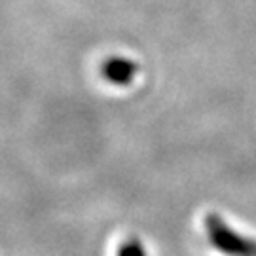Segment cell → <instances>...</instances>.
<instances>
[{"instance_id":"3957f363","label":"cell","mask_w":256,"mask_h":256,"mask_svg":"<svg viewBox=\"0 0 256 256\" xmlns=\"http://www.w3.org/2000/svg\"><path fill=\"white\" fill-rule=\"evenodd\" d=\"M118 256H146V250L138 239H128L120 245Z\"/></svg>"},{"instance_id":"7a4b0ae2","label":"cell","mask_w":256,"mask_h":256,"mask_svg":"<svg viewBox=\"0 0 256 256\" xmlns=\"http://www.w3.org/2000/svg\"><path fill=\"white\" fill-rule=\"evenodd\" d=\"M138 66L135 61L126 59V57H108L101 64V74L106 82L114 86H128L133 82Z\"/></svg>"},{"instance_id":"6da1fadb","label":"cell","mask_w":256,"mask_h":256,"mask_svg":"<svg viewBox=\"0 0 256 256\" xmlns=\"http://www.w3.org/2000/svg\"><path fill=\"white\" fill-rule=\"evenodd\" d=\"M205 228L209 241L214 247L230 256H256V241L247 239L236 234L234 230L226 226L220 216L209 214L205 220Z\"/></svg>"}]
</instances>
